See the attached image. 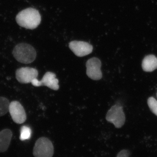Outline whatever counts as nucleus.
Instances as JSON below:
<instances>
[{"label": "nucleus", "mask_w": 157, "mask_h": 157, "mask_svg": "<svg viewBox=\"0 0 157 157\" xmlns=\"http://www.w3.org/2000/svg\"><path fill=\"white\" fill-rule=\"evenodd\" d=\"M15 76L16 79L20 83H29L34 78H37L38 71L35 68L21 67L16 70Z\"/></svg>", "instance_id": "nucleus-8"}, {"label": "nucleus", "mask_w": 157, "mask_h": 157, "mask_svg": "<svg viewBox=\"0 0 157 157\" xmlns=\"http://www.w3.org/2000/svg\"><path fill=\"white\" fill-rule=\"evenodd\" d=\"M147 104L153 113L157 116V101L153 97H150L147 100Z\"/></svg>", "instance_id": "nucleus-14"}, {"label": "nucleus", "mask_w": 157, "mask_h": 157, "mask_svg": "<svg viewBox=\"0 0 157 157\" xmlns=\"http://www.w3.org/2000/svg\"><path fill=\"white\" fill-rule=\"evenodd\" d=\"M33 154L35 157H52L54 147L52 142L46 137H40L35 143Z\"/></svg>", "instance_id": "nucleus-3"}, {"label": "nucleus", "mask_w": 157, "mask_h": 157, "mask_svg": "<svg viewBox=\"0 0 157 157\" xmlns=\"http://www.w3.org/2000/svg\"><path fill=\"white\" fill-rule=\"evenodd\" d=\"M101 62L98 58L93 57L86 62V74L93 80H98L102 77Z\"/></svg>", "instance_id": "nucleus-6"}, {"label": "nucleus", "mask_w": 157, "mask_h": 157, "mask_svg": "<svg viewBox=\"0 0 157 157\" xmlns=\"http://www.w3.org/2000/svg\"><path fill=\"white\" fill-rule=\"evenodd\" d=\"M12 54L17 61L24 64L33 63L36 57V52L35 48L27 43H20L16 45Z\"/></svg>", "instance_id": "nucleus-2"}, {"label": "nucleus", "mask_w": 157, "mask_h": 157, "mask_svg": "<svg viewBox=\"0 0 157 157\" xmlns=\"http://www.w3.org/2000/svg\"><path fill=\"white\" fill-rule=\"evenodd\" d=\"M106 118L107 121L113 124L116 128H121L125 122L123 107L117 104L113 105L107 112Z\"/></svg>", "instance_id": "nucleus-4"}, {"label": "nucleus", "mask_w": 157, "mask_h": 157, "mask_svg": "<svg viewBox=\"0 0 157 157\" xmlns=\"http://www.w3.org/2000/svg\"><path fill=\"white\" fill-rule=\"evenodd\" d=\"M142 68L144 71L151 72L157 69V58L153 55L147 56L142 62Z\"/></svg>", "instance_id": "nucleus-11"}, {"label": "nucleus", "mask_w": 157, "mask_h": 157, "mask_svg": "<svg viewBox=\"0 0 157 157\" xmlns=\"http://www.w3.org/2000/svg\"><path fill=\"white\" fill-rule=\"evenodd\" d=\"M16 20L18 25L29 29L36 28L41 21V16L38 10L29 8L18 13Z\"/></svg>", "instance_id": "nucleus-1"}, {"label": "nucleus", "mask_w": 157, "mask_h": 157, "mask_svg": "<svg viewBox=\"0 0 157 157\" xmlns=\"http://www.w3.org/2000/svg\"><path fill=\"white\" fill-rule=\"evenodd\" d=\"M9 112L15 123L21 124L25 121L27 117L25 110L18 101H13L10 103Z\"/></svg>", "instance_id": "nucleus-7"}, {"label": "nucleus", "mask_w": 157, "mask_h": 157, "mask_svg": "<svg viewBox=\"0 0 157 157\" xmlns=\"http://www.w3.org/2000/svg\"><path fill=\"white\" fill-rule=\"evenodd\" d=\"M69 47L75 55L83 57L92 52L93 47L88 42L83 41H73L69 43Z\"/></svg>", "instance_id": "nucleus-9"}, {"label": "nucleus", "mask_w": 157, "mask_h": 157, "mask_svg": "<svg viewBox=\"0 0 157 157\" xmlns=\"http://www.w3.org/2000/svg\"><path fill=\"white\" fill-rule=\"evenodd\" d=\"M10 103L5 97H0V117L3 116L9 111Z\"/></svg>", "instance_id": "nucleus-12"}, {"label": "nucleus", "mask_w": 157, "mask_h": 157, "mask_svg": "<svg viewBox=\"0 0 157 157\" xmlns=\"http://www.w3.org/2000/svg\"><path fill=\"white\" fill-rule=\"evenodd\" d=\"M32 135V131L30 128L26 126H23L21 128L20 131V139L21 140H29Z\"/></svg>", "instance_id": "nucleus-13"}, {"label": "nucleus", "mask_w": 157, "mask_h": 157, "mask_svg": "<svg viewBox=\"0 0 157 157\" xmlns=\"http://www.w3.org/2000/svg\"><path fill=\"white\" fill-rule=\"evenodd\" d=\"M31 83L36 87L45 86L54 90H57L59 89L58 79L56 78V74L52 72L45 73L41 80H38L37 78H34Z\"/></svg>", "instance_id": "nucleus-5"}, {"label": "nucleus", "mask_w": 157, "mask_h": 157, "mask_svg": "<svg viewBox=\"0 0 157 157\" xmlns=\"http://www.w3.org/2000/svg\"><path fill=\"white\" fill-rule=\"evenodd\" d=\"M156 96H157V93Z\"/></svg>", "instance_id": "nucleus-16"}, {"label": "nucleus", "mask_w": 157, "mask_h": 157, "mask_svg": "<svg viewBox=\"0 0 157 157\" xmlns=\"http://www.w3.org/2000/svg\"><path fill=\"white\" fill-rule=\"evenodd\" d=\"M130 153L127 150H123L118 153L117 157H129Z\"/></svg>", "instance_id": "nucleus-15"}, {"label": "nucleus", "mask_w": 157, "mask_h": 157, "mask_svg": "<svg viewBox=\"0 0 157 157\" xmlns=\"http://www.w3.org/2000/svg\"><path fill=\"white\" fill-rule=\"evenodd\" d=\"M12 132L9 129H5L0 132V152L6 151L9 148L11 138Z\"/></svg>", "instance_id": "nucleus-10"}]
</instances>
